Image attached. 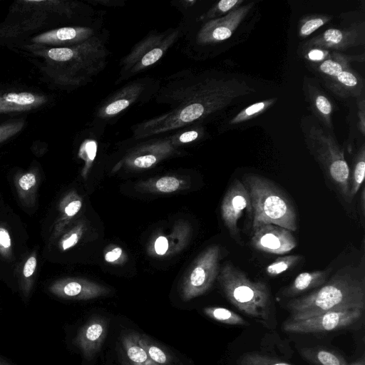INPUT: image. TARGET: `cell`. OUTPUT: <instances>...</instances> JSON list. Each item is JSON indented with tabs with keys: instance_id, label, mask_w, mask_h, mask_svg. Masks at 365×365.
Wrapping results in <instances>:
<instances>
[{
	"instance_id": "cell-1",
	"label": "cell",
	"mask_w": 365,
	"mask_h": 365,
	"mask_svg": "<svg viewBox=\"0 0 365 365\" xmlns=\"http://www.w3.org/2000/svg\"><path fill=\"white\" fill-rule=\"evenodd\" d=\"M290 319H306L329 311L365 309V279L357 267L346 266L309 294L286 304Z\"/></svg>"
},
{
	"instance_id": "cell-2",
	"label": "cell",
	"mask_w": 365,
	"mask_h": 365,
	"mask_svg": "<svg viewBox=\"0 0 365 365\" xmlns=\"http://www.w3.org/2000/svg\"><path fill=\"white\" fill-rule=\"evenodd\" d=\"M220 282L227 299L237 309L267 327L273 325L271 294L264 282L251 280L230 263L222 268Z\"/></svg>"
},
{
	"instance_id": "cell-3",
	"label": "cell",
	"mask_w": 365,
	"mask_h": 365,
	"mask_svg": "<svg viewBox=\"0 0 365 365\" xmlns=\"http://www.w3.org/2000/svg\"><path fill=\"white\" fill-rule=\"evenodd\" d=\"M251 200L252 230L264 224H273L295 231L297 214L289 197L269 180L249 175L245 178Z\"/></svg>"
},
{
	"instance_id": "cell-4",
	"label": "cell",
	"mask_w": 365,
	"mask_h": 365,
	"mask_svg": "<svg viewBox=\"0 0 365 365\" xmlns=\"http://www.w3.org/2000/svg\"><path fill=\"white\" fill-rule=\"evenodd\" d=\"M307 147L324 170L342 197L351 201L350 170L344 158V150L334 136L322 128L312 125L306 133Z\"/></svg>"
},
{
	"instance_id": "cell-5",
	"label": "cell",
	"mask_w": 365,
	"mask_h": 365,
	"mask_svg": "<svg viewBox=\"0 0 365 365\" xmlns=\"http://www.w3.org/2000/svg\"><path fill=\"white\" fill-rule=\"evenodd\" d=\"M363 309L329 311L306 319L288 318L282 325L289 333L309 334L335 331L348 327L362 317Z\"/></svg>"
},
{
	"instance_id": "cell-6",
	"label": "cell",
	"mask_w": 365,
	"mask_h": 365,
	"mask_svg": "<svg viewBox=\"0 0 365 365\" xmlns=\"http://www.w3.org/2000/svg\"><path fill=\"white\" fill-rule=\"evenodd\" d=\"M364 43L365 23L359 21L343 29H329L306 41L302 47L305 51L311 48L339 51Z\"/></svg>"
},
{
	"instance_id": "cell-7",
	"label": "cell",
	"mask_w": 365,
	"mask_h": 365,
	"mask_svg": "<svg viewBox=\"0 0 365 365\" xmlns=\"http://www.w3.org/2000/svg\"><path fill=\"white\" fill-rule=\"evenodd\" d=\"M220 249L217 246L210 247L200 257L189 275L183 289L182 297L190 300L207 291L215 281L218 272Z\"/></svg>"
},
{
	"instance_id": "cell-8",
	"label": "cell",
	"mask_w": 365,
	"mask_h": 365,
	"mask_svg": "<svg viewBox=\"0 0 365 365\" xmlns=\"http://www.w3.org/2000/svg\"><path fill=\"white\" fill-rule=\"evenodd\" d=\"M252 245L269 254L282 255L292 250L297 242L291 231L273 224H264L252 230Z\"/></svg>"
},
{
	"instance_id": "cell-9",
	"label": "cell",
	"mask_w": 365,
	"mask_h": 365,
	"mask_svg": "<svg viewBox=\"0 0 365 365\" xmlns=\"http://www.w3.org/2000/svg\"><path fill=\"white\" fill-rule=\"evenodd\" d=\"M245 210L252 215L250 194L245 184L236 179L227 190L221 205L222 220L232 236L237 234V222Z\"/></svg>"
},
{
	"instance_id": "cell-10",
	"label": "cell",
	"mask_w": 365,
	"mask_h": 365,
	"mask_svg": "<svg viewBox=\"0 0 365 365\" xmlns=\"http://www.w3.org/2000/svg\"><path fill=\"white\" fill-rule=\"evenodd\" d=\"M108 328L107 319L96 316L91 317L78 330L73 344L87 360L93 359L100 351L106 338Z\"/></svg>"
},
{
	"instance_id": "cell-11",
	"label": "cell",
	"mask_w": 365,
	"mask_h": 365,
	"mask_svg": "<svg viewBox=\"0 0 365 365\" xmlns=\"http://www.w3.org/2000/svg\"><path fill=\"white\" fill-rule=\"evenodd\" d=\"M254 2L240 6L225 16L210 22L204 29L203 38L207 41H222L229 38L245 19Z\"/></svg>"
},
{
	"instance_id": "cell-12",
	"label": "cell",
	"mask_w": 365,
	"mask_h": 365,
	"mask_svg": "<svg viewBox=\"0 0 365 365\" xmlns=\"http://www.w3.org/2000/svg\"><path fill=\"white\" fill-rule=\"evenodd\" d=\"M48 289L58 297L73 299H88L106 294L102 287L72 279L54 282Z\"/></svg>"
},
{
	"instance_id": "cell-13",
	"label": "cell",
	"mask_w": 365,
	"mask_h": 365,
	"mask_svg": "<svg viewBox=\"0 0 365 365\" xmlns=\"http://www.w3.org/2000/svg\"><path fill=\"white\" fill-rule=\"evenodd\" d=\"M327 80L329 88L340 97H360L363 95L364 81L351 68Z\"/></svg>"
},
{
	"instance_id": "cell-14",
	"label": "cell",
	"mask_w": 365,
	"mask_h": 365,
	"mask_svg": "<svg viewBox=\"0 0 365 365\" xmlns=\"http://www.w3.org/2000/svg\"><path fill=\"white\" fill-rule=\"evenodd\" d=\"M119 351L123 365H154L139 345L138 332H124L120 338Z\"/></svg>"
},
{
	"instance_id": "cell-15",
	"label": "cell",
	"mask_w": 365,
	"mask_h": 365,
	"mask_svg": "<svg viewBox=\"0 0 365 365\" xmlns=\"http://www.w3.org/2000/svg\"><path fill=\"white\" fill-rule=\"evenodd\" d=\"M46 101L44 96L30 92L4 93L0 96V113L30 110Z\"/></svg>"
},
{
	"instance_id": "cell-16",
	"label": "cell",
	"mask_w": 365,
	"mask_h": 365,
	"mask_svg": "<svg viewBox=\"0 0 365 365\" xmlns=\"http://www.w3.org/2000/svg\"><path fill=\"white\" fill-rule=\"evenodd\" d=\"M331 272V269L304 272L298 274L292 283L284 289L282 294L294 297L307 290L323 285Z\"/></svg>"
},
{
	"instance_id": "cell-17",
	"label": "cell",
	"mask_w": 365,
	"mask_h": 365,
	"mask_svg": "<svg viewBox=\"0 0 365 365\" xmlns=\"http://www.w3.org/2000/svg\"><path fill=\"white\" fill-rule=\"evenodd\" d=\"M353 61L364 62V53L361 55L351 56L339 52H331L330 56L319 63L316 68L326 79L333 78L341 71L348 69L350 63Z\"/></svg>"
},
{
	"instance_id": "cell-18",
	"label": "cell",
	"mask_w": 365,
	"mask_h": 365,
	"mask_svg": "<svg viewBox=\"0 0 365 365\" xmlns=\"http://www.w3.org/2000/svg\"><path fill=\"white\" fill-rule=\"evenodd\" d=\"M308 96L311 108L314 114L329 129L333 128L332 114L333 105L328 97L317 87L307 86Z\"/></svg>"
},
{
	"instance_id": "cell-19",
	"label": "cell",
	"mask_w": 365,
	"mask_h": 365,
	"mask_svg": "<svg viewBox=\"0 0 365 365\" xmlns=\"http://www.w3.org/2000/svg\"><path fill=\"white\" fill-rule=\"evenodd\" d=\"M138 344L154 365L179 364L175 355L149 336L138 333Z\"/></svg>"
},
{
	"instance_id": "cell-20",
	"label": "cell",
	"mask_w": 365,
	"mask_h": 365,
	"mask_svg": "<svg viewBox=\"0 0 365 365\" xmlns=\"http://www.w3.org/2000/svg\"><path fill=\"white\" fill-rule=\"evenodd\" d=\"M38 182V175L34 170L21 175L16 180L17 192L22 203L27 205L34 204Z\"/></svg>"
},
{
	"instance_id": "cell-21",
	"label": "cell",
	"mask_w": 365,
	"mask_h": 365,
	"mask_svg": "<svg viewBox=\"0 0 365 365\" xmlns=\"http://www.w3.org/2000/svg\"><path fill=\"white\" fill-rule=\"evenodd\" d=\"M302 356L314 365H346V360L339 354L322 348H309L302 350Z\"/></svg>"
},
{
	"instance_id": "cell-22",
	"label": "cell",
	"mask_w": 365,
	"mask_h": 365,
	"mask_svg": "<svg viewBox=\"0 0 365 365\" xmlns=\"http://www.w3.org/2000/svg\"><path fill=\"white\" fill-rule=\"evenodd\" d=\"M204 313L210 319L230 325L248 326L250 324L240 315L225 307H209Z\"/></svg>"
},
{
	"instance_id": "cell-23",
	"label": "cell",
	"mask_w": 365,
	"mask_h": 365,
	"mask_svg": "<svg viewBox=\"0 0 365 365\" xmlns=\"http://www.w3.org/2000/svg\"><path fill=\"white\" fill-rule=\"evenodd\" d=\"M365 172V146L363 144L358 151L352 173L350 178L349 194L351 200L356 195L363 185Z\"/></svg>"
},
{
	"instance_id": "cell-24",
	"label": "cell",
	"mask_w": 365,
	"mask_h": 365,
	"mask_svg": "<svg viewBox=\"0 0 365 365\" xmlns=\"http://www.w3.org/2000/svg\"><path fill=\"white\" fill-rule=\"evenodd\" d=\"M277 100V98H272L253 103L240 111L230 120V123L231 125H236L251 120L264 112L267 108L272 106Z\"/></svg>"
},
{
	"instance_id": "cell-25",
	"label": "cell",
	"mask_w": 365,
	"mask_h": 365,
	"mask_svg": "<svg viewBox=\"0 0 365 365\" xmlns=\"http://www.w3.org/2000/svg\"><path fill=\"white\" fill-rule=\"evenodd\" d=\"M331 19V16L324 14H312L304 16L299 21V36L302 38L307 37Z\"/></svg>"
},
{
	"instance_id": "cell-26",
	"label": "cell",
	"mask_w": 365,
	"mask_h": 365,
	"mask_svg": "<svg viewBox=\"0 0 365 365\" xmlns=\"http://www.w3.org/2000/svg\"><path fill=\"white\" fill-rule=\"evenodd\" d=\"M77 31L71 27L61 28L41 34L34 38L37 43H56L74 39L77 36Z\"/></svg>"
},
{
	"instance_id": "cell-27",
	"label": "cell",
	"mask_w": 365,
	"mask_h": 365,
	"mask_svg": "<svg viewBox=\"0 0 365 365\" xmlns=\"http://www.w3.org/2000/svg\"><path fill=\"white\" fill-rule=\"evenodd\" d=\"M238 365H292L257 351L247 352L237 361Z\"/></svg>"
},
{
	"instance_id": "cell-28",
	"label": "cell",
	"mask_w": 365,
	"mask_h": 365,
	"mask_svg": "<svg viewBox=\"0 0 365 365\" xmlns=\"http://www.w3.org/2000/svg\"><path fill=\"white\" fill-rule=\"evenodd\" d=\"M302 259L299 255H287L279 257L266 267V273L271 277H276L297 265Z\"/></svg>"
},
{
	"instance_id": "cell-29",
	"label": "cell",
	"mask_w": 365,
	"mask_h": 365,
	"mask_svg": "<svg viewBox=\"0 0 365 365\" xmlns=\"http://www.w3.org/2000/svg\"><path fill=\"white\" fill-rule=\"evenodd\" d=\"M37 265L36 253L31 254L24 263L21 274V289L25 296H28L33 284V276Z\"/></svg>"
},
{
	"instance_id": "cell-30",
	"label": "cell",
	"mask_w": 365,
	"mask_h": 365,
	"mask_svg": "<svg viewBox=\"0 0 365 365\" xmlns=\"http://www.w3.org/2000/svg\"><path fill=\"white\" fill-rule=\"evenodd\" d=\"M205 113L204 107L199 103H195L185 107L180 113L183 122H191L199 118Z\"/></svg>"
},
{
	"instance_id": "cell-31",
	"label": "cell",
	"mask_w": 365,
	"mask_h": 365,
	"mask_svg": "<svg viewBox=\"0 0 365 365\" xmlns=\"http://www.w3.org/2000/svg\"><path fill=\"white\" fill-rule=\"evenodd\" d=\"M180 185V181L174 177H163L159 179L155 186L163 192H171L175 191Z\"/></svg>"
},
{
	"instance_id": "cell-32",
	"label": "cell",
	"mask_w": 365,
	"mask_h": 365,
	"mask_svg": "<svg viewBox=\"0 0 365 365\" xmlns=\"http://www.w3.org/2000/svg\"><path fill=\"white\" fill-rule=\"evenodd\" d=\"M11 253V240L9 231L0 227V254L5 258H10Z\"/></svg>"
},
{
	"instance_id": "cell-33",
	"label": "cell",
	"mask_w": 365,
	"mask_h": 365,
	"mask_svg": "<svg viewBox=\"0 0 365 365\" xmlns=\"http://www.w3.org/2000/svg\"><path fill=\"white\" fill-rule=\"evenodd\" d=\"M23 122H12L0 125V143L17 133L23 127Z\"/></svg>"
},
{
	"instance_id": "cell-34",
	"label": "cell",
	"mask_w": 365,
	"mask_h": 365,
	"mask_svg": "<svg viewBox=\"0 0 365 365\" xmlns=\"http://www.w3.org/2000/svg\"><path fill=\"white\" fill-rule=\"evenodd\" d=\"M48 56L56 61H66L73 56V51L68 48H53L48 51Z\"/></svg>"
},
{
	"instance_id": "cell-35",
	"label": "cell",
	"mask_w": 365,
	"mask_h": 365,
	"mask_svg": "<svg viewBox=\"0 0 365 365\" xmlns=\"http://www.w3.org/2000/svg\"><path fill=\"white\" fill-rule=\"evenodd\" d=\"M331 52L321 48H311L305 51L304 58L314 63H321L330 56Z\"/></svg>"
},
{
	"instance_id": "cell-36",
	"label": "cell",
	"mask_w": 365,
	"mask_h": 365,
	"mask_svg": "<svg viewBox=\"0 0 365 365\" xmlns=\"http://www.w3.org/2000/svg\"><path fill=\"white\" fill-rule=\"evenodd\" d=\"M129 101L125 99H120L109 104L106 108L108 115H113L119 113L129 106Z\"/></svg>"
},
{
	"instance_id": "cell-37",
	"label": "cell",
	"mask_w": 365,
	"mask_h": 365,
	"mask_svg": "<svg viewBox=\"0 0 365 365\" xmlns=\"http://www.w3.org/2000/svg\"><path fill=\"white\" fill-rule=\"evenodd\" d=\"M163 55V51L156 48L147 53L142 58L143 66H149L156 62Z\"/></svg>"
},
{
	"instance_id": "cell-38",
	"label": "cell",
	"mask_w": 365,
	"mask_h": 365,
	"mask_svg": "<svg viewBox=\"0 0 365 365\" xmlns=\"http://www.w3.org/2000/svg\"><path fill=\"white\" fill-rule=\"evenodd\" d=\"M82 203L78 200L69 202L63 208V215L66 217H72L80 210Z\"/></svg>"
},
{
	"instance_id": "cell-39",
	"label": "cell",
	"mask_w": 365,
	"mask_h": 365,
	"mask_svg": "<svg viewBox=\"0 0 365 365\" xmlns=\"http://www.w3.org/2000/svg\"><path fill=\"white\" fill-rule=\"evenodd\" d=\"M79 235L78 232H73L65 236L60 242L61 248L63 250H66L74 246L78 241Z\"/></svg>"
},
{
	"instance_id": "cell-40",
	"label": "cell",
	"mask_w": 365,
	"mask_h": 365,
	"mask_svg": "<svg viewBox=\"0 0 365 365\" xmlns=\"http://www.w3.org/2000/svg\"><path fill=\"white\" fill-rule=\"evenodd\" d=\"M156 162V158L152 155L138 157L134 160V165L138 168H146L153 165Z\"/></svg>"
},
{
	"instance_id": "cell-41",
	"label": "cell",
	"mask_w": 365,
	"mask_h": 365,
	"mask_svg": "<svg viewBox=\"0 0 365 365\" xmlns=\"http://www.w3.org/2000/svg\"><path fill=\"white\" fill-rule=\"evenodd\" d=\"M365 103L362 96L360 101H358V117H359V129L363 135L365 134Z\"/></svg>"
},
{
	"instance_id": "cell-42",
	"label": "cell",
	"mask_w": 365,
	"mask_h": 365,
	"mask_svg": "<svg viewBox=\"0 0 365 365\" xmlns=\"http://www.w3.org/2000/svg\"><path fill=\"white\" fill-rule=\"evenodd\" d=\"M168 248V240L163 236H160L155 242V252H157V254L162 255L167 252Z\"/></svg>"
},
{
	"instance_id": "cell-43",
	"label": "cell",
	"mask_w": 365,
	"mask_h": 365,
	"mask_svg": "<svg viewBox=\"0 0 365 365\" xmlns=\"http://www.w3.org/2000/svg\"><path fill=\"white\" fill-rule=\"evenodd\" d=\"M122 255V250L120 247H115L106 253L105 259L107 262H112L117 260Z\"/></svg>"
},
{
	"instance_id": "cell-44",
	"label": "cell",
	"mask_w": 365,
	"mask_h": 365,
	"mask_svg": "<svg viewBox=\"0 0 365 365\" xmlns=\"http://www.w3.org/2000/svg\"><path fill=\"white\" fill-rule=\"evenodd\" d=\"M197 136H198L197 132H196L195 130L188 131V132L182 133L180 136V140L182 143H188V142H191V141L195 140L197 138Z\"/></svg>"
},
{
	"instance_id": "cell-45",
	"label": "cell",
	"mask_w": 365,
	"mask_h": 365,
	"mask_svg": "<svg viewBox=\"0 0 365 365\" xmlns=\"http://www.w3.org/2000/svg\"><path fill=\"white\" fill-rule=\"evenodd\" d=\"M86 151L88 158L93 160L96 153V144L93 141L88 142L86 145Z\"/></svg>"
},
{
	"instance_id": "cell-46",
	"label": "cell",
	"mask_w": 365,
	"mask_h": 365,
	"mask_svg": "<svg viewBox=\"0 0 365 365\" xmlns=\"http://www.w3.org/2000/svg\"><path fill=\"white\" fill-rule=\"evenodd\" d=\"M365 191H364V187H362L361 192V197H360V206H361V215L364 216V210H365Z\"/></svg>"
},
{
	"instance_id": "cell-47",
	"label": "cell",
	"mask_w": 365,
	"mask_h": 365,
	"mask_svg": "<svg viewBox=\"0 0 365 365\" xmlns=\"http://www.w3.org/2000/svg\"><path fill=\"white\" fill-rule=\"evenodd\" d=\"M346 365H365L364 359V358H362V359H360L351 364H347Z\"/></svg>"
},
{
	"instance_id": "cell-48",
	"label": "cell",
	"mask_w": 365,
	"mask_h": 365,
	"mask_svg": "<svg viewBox=\"0 0 365 365\" xmlns=\"http://www.w3.org/2000/svg\"><path fill=\"white\" fill-rule=\"evenodd\" d=\"M0 365H11V364L10 363H9L7 361L0 358Z\"/></svg>"
}]
</instances>
